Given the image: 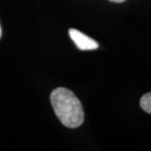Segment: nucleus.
Masks as SVG:
<instances>
[{
    "label": "nucleus",
    "mask_w": 151,
    "mask_h": 151,
    "mask_svg": "<svg viewBox=\"0 0 151 151\" xmlns=\"http://www.w3.org/2000/svg\"><path fill=\"white\" fill-rule=\"evenodd\" d=\"M50 102L60 123L75 129L83 124L84 112L81 102L69 89L58 87L50 94Z\"/></svg>",
    "instance_id": "nucleus-1"
},
{
    "label": "nucleus",
    "mask_w": 151,
    "mask_h": 151,
    "mask_svg": "<svg viewBox=\"0 0 151 151\" xmlns=\"http://www.w3.org/2000/svg\"><path fill=\"white\" fill-rule=\"evenodd\" d=\"M69 35L74 41L77 48L81 50H92L98 48V44L97 43V41L92 40V38L86 36V35L76 29H69Z\"/></svg>",
    "instance_id": "nucleus-2"
},
{
    "label": "nucleus",
    "mask_w": 151,
    "mask_h": 151,
    "mask_svg": "<svg viewBox=\"0 0 151 151\" xmlns=\"http://www.w3.org/2000/svg\"><path fill=\"white\" fill-rule=\"evenodd\" d=\"M140 107L145 112L151 114V92L142 96L140 98Z\"/></svg>",
    "instance_id": "nucleus-3"
},
{
    "label": "nucleus",
    "mask_w": 151,
    "mask_h": 151,
    "mask_svg": "<svg viewBox=\"0 0 151 151\" xmlns=\"http://www.w3.org/2000/svg\"><path fill=\"white\" fill-rule=\"evenodd\" d=\"M109 1L113 2V3H123V2L126 1V0H109Z\"/></svg>",
    "instance_id": "nucleus-4"
},
{
    "label": "nucleus",
    "mask_w": 151,
    "mask_h": 151,
    "mask_svg": "<svg viewBox=\"0 0 151 151\" xmlns=\"http://www.w3.org/2000/svg\"><path fill=\"white\" fill-rule=\"evenodd\" d=\"M0 36H1V28H0Z\"/></svg>",
    "instance_id": "nucleus-5"
}]
</instances>
